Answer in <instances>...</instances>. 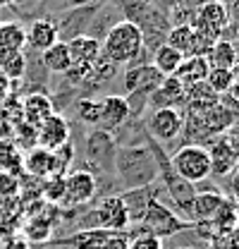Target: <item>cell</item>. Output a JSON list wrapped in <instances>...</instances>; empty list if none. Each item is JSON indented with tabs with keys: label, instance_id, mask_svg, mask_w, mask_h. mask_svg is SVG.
<instances>
[{
	"label": "cell",
	"instance_id": "cell-1",
	"mask_svg": "<svg viewBox=\"0 0 239 249\" xmlns=\"http://www.w3.org/2000/svg\"><path fill=\"white\" fill-rule=\"evenodd\" d=\"M120 12L124 15L127 22H132L134 27H139L144 36V48L149 46L151 53L165 43V36L170 31V17L165 12H160L158 7H153L149 0H115Z\"/></svg>",
	"mask_w": 239,
	"mask_h": 249
},
{
	"label": "cell",
	"instance_id": "cell-2",
	"mask_svg": "<svg viewBox=\"0 0 239 249\" xmlns=\"http://www.w3.org/2000/svg\"><path fill=\"white\" fill-rule=\"evenodd\" d=\"M144 36L139 27H134L132 22L122 19L115 22L105 38L101 41V55L105 60H110L113 65H132L141 53H144Z\"/></svg>",
	"mask_w": 239,
	"mask_h": 249
},
{
	"label": "cell",
	"instance_id": "cell-3",
	"mask_svg": "<svg viewBox=\"0 0 239 249\" xmlns=\"http://www.w3.org/2000/svg\"><path fill=\"white\" fill-rule=\"evenodd\" d=\"M172 170L177 173L182 180H187L189 185L204 182L210 178V158L208 149L201 144H184L170 158Z\"/></svg>",
	"mask_w": 239,
	"mask_h": 249
},
{
	"label": "cell",
	"instance_id": "cell-4",
	"mask_svg": "<svg viewBox=\"0 0 239 249\" xmlns=\"http://www.w3.org/2000/svg\"><path fill=\"white\" fill-rule=\"evenodd\" d=\"M151 158L155 160V168H158V173H160V180H163V185L168 189L170 199L175 201V209H177L179 213H187L189 206H191V199H194V194H196L194 185H189L187 180H182L177 173L172 170L170 158H165L163 149H160L158 144H153V139H151Z\"/></svg>",
	"mask_w": 239,
	"mask_h": 249
},
{
	"label": "cell",
	"instance_id": "cell-5",
	"mask_svg": "<svg viewBox=\"0 0 239 249\" xmlns=\"http://www.w3.org/2000/svg\"><path fill=\"white\" fill-rule=\"evenodd\" d=\"M141 225H144V230L149 235L158 237V240L172 237V235H177L182 230L191 228V223L184 220L177 211H170L168 206H163L160 201H153V199L146 201V206L141 211Z\"/></svg>",
	"mask_w": 239,
	"mask_h": 249
},
{
	"label": "cell",
	"instance_id": "cell-6",
	"mask_svg": "<svg viewBox=\"0 0 239 249\" xmlns=\"http://www.w3.org/2000/svg\"><path fill=\"white\" fill-rule=\"evenodd\" d=\"M93 220H96V228L108 230V232H120V230H124L127 223H129L127 201L120 199V196H105V199L93 209Z\"/></svg>",
	"mask_w": 239,
	"mask_h": 249
},
{
	"label": "cell",
	"instance_id": "cell-7",
	"mask_svg": "<svg viewBox=\"0 0 239 249\" xmlns=\"http://www.w3.org/2000/svg\"><path fill=\"white\" fill-rule=\"evenodd\" d=\"M184 127V115L177 108H155L149 118V137L158 142H175Z\"/></svg>",
	"mask_w": 239,
	"mask_h": 249
},
{
	"label": "cell",
	"instance_id": "cell-8",
	"mask_svg": "<svg viewBox=\"0 0 239 249\" xmlns=\"http://www.w3.org/2000/svg\"><path fill=\"white\" fill-rule=\"evenodd\" d=\"M163 82V74L153 67V65H132L127 72H124V91L129 96H146L155 91Z\"/></svg>",
	"mask_w": 239,
	"mask_h": 249
},
{
	"label": "cell",
	"instance_id": "cell-9",
	"mask_svg": "<svg viewBox=\"0 0 239 249\" xmlns=\"http://www.w3.org/2000/svg\"><path fill=\"white\" fill-rule=\"evenodd\" d=\"M69 142V124L60 113H51L41 124H36V146L46 151H58Z\"/></svg>",
	"mask_w": 239,
	"mask_h": 249
},
{
	"label": "cell",
	"instance_id": "cell-10",
	"mask_svg": "<svg viewBox=\"0 0 239 249\" xmlns=\"http://www.w3.org/2000/svg\"><path fill=\"white\" fill-rule=\"evenodd\" d=\"M62 187H65V201L67 204H86L96 196V178L89 170H69L67 175H62Z\"/></svg>",
	"mask_w": 239,
	"mask_h": 249
},
{
	"label": "cell",
	"instance_id": "cell-11",
	"mask_svg": "<svg viewBox=\"0 0 239 249\" xmlns=\"http://www.w3.org/2000/svg\"><path fill=\"white\" fill-rule=\"evenodd\" d=\"M132 113L129 98L127 96H105L101 101V118H98V127L103 132H113L115 127L124 123Z\"/></svg>",
	"mask_w": 239,
	"mask_h": 249
},
{
	"label": "cell",
	"instance_id": "cell-12",
	"mask_svg": "<svg viewBox=\"0 0 239 249\" xmlns=\"http://www.w3.org/2000/svg\"><path fill=\"white\" fill-rule=\"evenodd\" d=\"M225 199H227V196H225L218 187L196 192L194 199H191V206H189V211H187L189 223H204V220H210V216L218 211V206H220Z\"/></svg>",
	"mask_w": 239,
	"mask_h": 249
},
{
	"label": "cell",
	"instance_id": "cell-13",
	"mask_svg": "<svg viewBox=\"0 0 239 249\" xmlns=\"http://www.w3.org/2000/svg\"><path fill=\"white\" fill-rule=\"evenodd\" d=\"M67 43V51H69V58H72V65H84V67H91L93 62L101 58V41L93 38L89 34H74Z\"/></svg>",
	"mask_w": 239,
	"mask_h": 249
},
{
	"label": "cell",
	"instance_id": "cell-14",
	"mask_svg": "<svg viewBox=\"0 0 239 249\" xmlns=\"http://www.w3.org/2000/svg\"><path fill=\"white\" fill-rule=\"evenodd\" d=\"M208 158H210V175H230L239 165L237 151L232 149V144L225 137L213 142V146L208 149Z\"/></svg>",
	"mask_w": 239,
	"mask_h": 249
},
{
	"label": "cell",
	"instance_id": "cell-15",
	"mask_svg": "<svg viewBox=\"0 0 239 249\" xmlns=\"http://www.w3.org/2000/svg\"><path fill=\"white\" fill-rule=\"evenodd\" d=\"M58 41H60L58 24L51 22V19H46V17L36 19L27 29V46H29L31 51H36V53H43L46 48H51Z\"/></svg>",
	"mask_w": 239,
	"mask_h": 249
},
{
	"label": "cell",
	"instance_id": "cell-16",
	"mask_svg": "<svg viewBox=\"0 0 239 249\" xmlns=\"http://www.w3.org/2000/svg\"><path fill=\"white\" fill-rule=\"evenodd\" d=\"M51 113H55V108H53V101L46 96V93H29L24 101H22V118H24V123L31 124V127H36V124H41Z\"/></svg>",
	"mask_w": 239,
	"mask_h": 249
},
{
	"label": "cell",
	"instance_id": "cell-17",
	"mask_svg": "<svg viewBox=\"0 0 239 249\" xmlns=\"http://www.w3.org/2000/svg\"><path fill=\"white\" fill-rule=\"evenodd\" d=\"M149 98L158 108H175L177 103L184 101V87H182V82L175 74H170V77H163L160 87L151 93Z\"/></svg>",
	"mask_w": 239,
	"mask_h": 249
},
{
	"label": "cell",
	"instance_id": "cell-18",
	"mask_svg": "<svg viewBox=\"0 0 239 249\" xmlns=\"http://www.w3.org/2000/svg\"><path fill=\"white\" fill-rule=\"evenodd\" d=\"M208 67H222V70H237L239 65V51L237 43H232L230 38H220L213 43L210 53L206 55Z\"/></svg>",
	"mask_w": 239,
	"mask_h": 249
},
{
	"label": "cell",
	"instance_id": "cell-19",
	"mask_svg": "<svg viewBox=\"0 0 239 249\" xmlns=\"http://www.w3.org/2000/svg\"><path fill=\"white\" fill-rule=\"evenodd\" d=\"M208 70H210V67H208V62H206V58H196V55H184V60H182V65L177 67L175 77H177L179 82H182V87L187 89V87L201 84V82L206 79Z\"/></svg>",
	"mask_w": 239,
	"mask_h": 249
},
{
	"label": "cell",
	"instance_id": "cell-20",
	"mask_svg": "<svg viewBox=\"0 0 239 249\" xmlns=\"http://www.w3.org/2000/svg\"><path fill=\"white\" fill-rule=\"evenodd\" d=\"M196 17H201L204 22H208L213 29H218L220 34H225V29L230 27V10L222 0H208L201 7L194 10Z\"/></svg>",
	"mask_w": 239,
	"mask_h": 249
},
{
	"label": "cell",
	"instance_id": "cell-21",
	"mask_svg": "<svg viewBox=\"0 0 239 249\" xmlns=\"http://www.w3.org/2000/svg\"><path fill=\"white\" fill-rule=\"evenodd\" d=\"M22 168L34 178H48L53 175V151H46L41 146H34L22 158Z\"/></svg>",
	"mask_w": 239,
	"mask_h": 249
},
{
	"label": "cell",
	"instance_id": "cell-22",
	"mask_svg": "<svg viewBox=\"0 0 239 249\" xmlns=\"http://www.w3.org/2000/svg\"><path fill=\"white\" fill-rule=\"evenodd\" d=\"M41 60H43V67L53 74H65L72 67V58H69V51H67L65 41H58L51 48H46L41 53Z\"/></svg>",
	"mask_w": 239,
	"mask_h": 249
},
{
	"label": "cell",
	"instance_id": "cell-23",
	"mask_svg": "<svg viewBox=\"0 0 239 249\" xmlns=\"http://www.w3.org/2000/svg\"><path fill=\"white\" fill-rule=\"evenodd\" d=\"M151 65L163 74V77H170V74H175L177 72V67L182 65V60H184V55L179 53V51H175L172 46H168V43H163V46H158L153 53H151Z\"/></svg>",
	"mask_w": 239,
	"mask_h": 249
},
{
	"label": "cell",
	"instance_id": "cell-24",
	"mask_svg": "<svg viewBox=\"0 0 239 249\" xmlns=\"http://www.w3.org/2000/svg\"><path fill=\"white\" fill-rule=\"evenodd\" d=\"M27 46V29L17 22H2L0 24V53L22 51Z\"/></svg>",
	"mask_w": 239,
	"mask_h": 249
},
{
	"label": "cell",
	"instance_id": "cell-25",
	"mask_svg": "<svg viewBox=\"0 0 239 249\" xmlns=\"http://www.w3.org/2000/svg\"><path fill=\"white\" fill-rule=\"evenodd\" d=\"M27 70V58L22 51H10V53H0V74L7 82H15L19 77H24Z\"/></svg>",
	"mask_w": 239,
	"mask_h": 249
},
{
	"label": "cell",
	"instance_id": "cell-26",
	"mask_svg": "<svg viewBox=\"0 0 239 249\" xmlns=\"http://www.w3.org/2000/svg\"><path fill=\"white\" fill-rule=\"evenodd\" d=\"M191 41H194V29L189 24H172L170 31H168V36H165V43L172 46L175 51H179L182 55H189Z\"/></svg>",
	"mask_w": 239,
	"mask_h": 249
},
{
	"label": "cell",
	"instance_id": "cell-27",
	"mask_svg": "<svg viewBox=\"0 0 239 249\" xmlns=\"http://www.w3.org/2000/svg\"><path fill=\"white\" fill-rule=\"evenodd\" d=\"M208 223L213 225L215 232H220V230H230V228H237V206H235L230 199H225V201L218 206V211L210 216Z\"/></svg>",
	"mask_w": 239,
	"mask_h": 249
},
{
	"label": "cell",
	"instance_id": "cell-28",
	"mask_svg": "<svg viewBox=\"0 0 239 249\" xmlns=\"http://www.w3.org/2000/svg\"><path fill=\"white\" fill-rule=\"evenodd\" d=\"M232 79H235V70H222V67H210L208 74H206V87L218 96H225L232 87Z\"/></svg>",
	"mask_w": 239,
	"mask_h": 249
},
{
	"label": "cell",
	"instance_id": "cell-29",
	"mask_svg": "<svg viewBox=\"0 0 239 249\" xmlns=\"http://www.w3.org/2000/svg\"><path fill=\"white\" fill-rule=\"evenodd\" d=\"M22 170V154L12 142H0V173L17 175Z\"/></svg>",
	"mask_w": 239,
	"mask_h": 249
},
{
	"label": "cell",
	"instance_id": "cell-30",
	"mask_svg": "<svg viewBox=\"0 0 239 249\" xmlns=\"http://www.w3.org/2000/svg\"><path fill=\"white\" fill-rule=\"evenodd\" d=\"M77 118L86 124H98V118H101V101H98V98H79V101H77Z\"/></svg>",
	"mask_w": 239,
	"mask_h": 249
},
{
	"label": "cell",
	"instance_id": "cell-31",
	"mask_svg": "<svg viewBox=\"0 0 239 249\" xmlns=\"http://www.w3.org/2000/svg\"><path fill=\"white\" fill-rule=\"evenodd\" d=\"M210 249H239V228L220 230L208 240Z\"/></svg>",
	"mask_w": 239,
	"mask_h": 249
},
{
	"label": "cell",
	"instance_id": "cell-32",
	"mask_svg": "<svg viewBox=\"0 0 239 249\" xmlns=\"http://www.w3.org/2000/svg\"><path fill=\"white\" fill-rule=\"evenodd\" d=\"M43 196L48 199V201H62V196H65V187H62V175H48L46 178V182H43Z\"/></svg>",
	"mask_w": 239,
	"mask_h": 249
},
{
	"label": "cell",
	"instance_id": "cell-33",
	"mask_svg": "<svg viewBox=\"0 0 239 249\" xmlns=\"http://www.w3.org/2000/svg\"><path fill=\"white\" fill-rule=\"evenodd\" d=\"M127 249H163V240L153 237V235H149V232L144 230V235H139V237H132V240H129Z\"/></svg>",
	"mask_w": 239,
	"mask_h": 249
},
{
	"label": "cell",
	"instance_id": "cell-34",
	"mask_svg": "<svg viewBox=\"0 0 239 249\" xmlns=\"http://www.w3.org/2000/svg\"><path fill=\"white\" fill-rule=\"evenodd\" d=\"M17 189H19V182H17L15 175L0 173V196H10V194H15Z\"/></svg>",
	"mask_w": 239,
	"mask_h": 249
},
{
	"label": "cell",
	"instance_id": "cell-35",
	"mask_svg": "<svg viewBox=\"0 0 239 249\" xmlns=\"http://www.w3.org/2000/svg\"><path fill=\"white\" fill-rule=\"evenodd\" d=\"M127 245H129V240L122 232H110L105 237V242L101 245V249H127Z\"/></svg>",
	"mask_w": 239,
	"mask_h": 249
},
{
	"label": "cell",
	"instance_id": "cell-36",
	"mask_svg": "<svg viewBox=\"0 0 239 249\" xmlns=\"http://www.w3.org/2000/svg\"><path fill=\"white\" fill-rule=\"evenodd\" d=\"M29 230H34V232H29V237H36V240H46V237L51 235V228H48V223H43V220L29 223Z\"/></svg>",
	"mask_w": 239,
	"mask_h": 249
},
{
	"label": "cell",
	"instance_id": "cell-37",
	"mask_svg": "<svg viewBox=\"0 0 239 249\" xmlns=\"http://www.w3.org/2000/svg\"><path fill=\"white\" fill-rule=\"evenodd\" d=\"M227 189H230V201H235V204L239 206V165L232 170V178H230Z\"/></svg>",
	"mask_w": 239,
	"mask_h": 249
},
{
	"label": "cell",
	"instance_id": "cell-38",
	"mask_svg": "<svg viewBox=\"0 0 239 249\" xmlns=\"http://www.w3.org/2000/svg\"><path fill=\"white\" fill-rule=\"evenodd\" d=\"M5 249H31V245L27 237H12V240L5 245Z\"/></svg>",
	"mask_w": 239,
	"mask_h": 249
},
{
	"label": "cell",
	"instance_id": "cell-39",
	"mask_svg": "<svg viewBox=\"0 0 239 249\" xmlns=\"http://www.w3.org/2000/svg\"><path fill=\"white\" fill-rule=\"evenodd\" d=\"M103 0H65V5L69 7H93V5H101Z\"/></svg>",
	"mask_w": 239,
	"mask_h": 249
},
{
	"label": "cell",
	"instance_id": "cell-40",
	"mask_svg": "<svg viewBox=\"0 0 239 249\" xmlns=\"http://www.w3.org/2000/svg\"><path fill=\"white\" fill-rule=\"evenodd\" d=\"M227 96H230L232 101H237L239 103V70H235V79H232V87H230Z\"/></svg>",
	"mask_w": 239,
	"mask_h": 249
},
{
	"label": "cell",
	"instance_id": "cell-41",
	"mask_svg": "<svg viewBox=\"0 0 239 249\" xmlns=\"http://www.w3.org/2000/svg\"><path fill=\"white\" fill-rule=\"evenodd\" d=\"M187 7H191V10H196V7H201L204 2H208V0H182Z\"/></svg>",
	"mask_w": 239,
	"mask_h": 249
},
{
	"label": "cell",
	"instance_id": "cell-42",
	"mask_svg": "<svg viewBox=\"0 0 239 249\" xmlns=\"http://www.w3.org/2000/svg\"><path fill=\"white\" fill-rule=\"evenodd\" d=\"M5 93H7V79L0 74V96H5Z\"/></svg>",
	"mask_w": 239,
	"mask_h": 249
},
{
	"label": "cell",
	"instance_id": "cell-43",
	"mask_svg": "<svg viewBox=\"0 0 239 249\" xmlns=\"http://www.w3.org/2000/svg\"><path fill=\"white\" fill-rule=\"evenodd\" d=\"M237 228H239V206H237Z\"/></svg>",
	"mask_w": 239,
	"mask_h": 249
},
{
	"label": "cell",
	"instance_id": "cell-44",
	"mask_svg": "<svg viewBox=\"0 0 239 249\" xmlns=\"http://www.w3.org/2000/svg\"><path fill=\"white\" fill-rule=\"evenodd\" d=\"M0 2H12V0H0Z\"/></svg>",
	"mask_w": 239,
	"mask_h": 249
}]
</instances>
